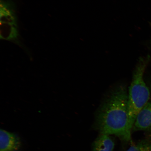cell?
Listing matches in <instances>:
<instances>
[{"mask_svg":"<svg viewBox=\"0 0 151 151\" xmlns=\"http://www.w3.org/2000/svg\"><path fill=\"white\" fill-rule=\"evenodd\" d=\"M128 93L123 84L115 87L100 106L96 115L95 126L100 134L114 135L121 140H132L133 128L128 114Z\"/></svg>","mask_w":151,"mask_h":151,"instance_id":"6da1fadb","label":"cell"},{"mask_svg":"<svg viewBox=\"0 0 151 151\" xmlns=\"http://www.w3.org/2000/svg\"><path fill=\"white\" fill-rule=\"evenodd\" d=\"M149 58L141 59L134 71L128 94V114L130 126L133 128L138 114L150 99V90L143 76Z\"/></svg>","mask_w":151,"mask_h":151,"instance_id":"7a4b0ae2","label":"cell"},{"mask_svg":"<svg viewBox=\"0 0 151 151\" xmlns=\"http://www.w3.org/2000/svg\"><path fill=\"white\" fill-rule=\"evenodd\" d=\"M0 33L7 37L19 33L16 5L11 0L0 2Z\"/></svg>","mask_w":151,"mask_h":151,"instance_id":"3957f363","label":"cell"},{"mask_svg":"<svg viewBox=\"0 0 151 151\" xmlns=\"http://www.w3.org/2000/svg\"><path fill=\"white\" fill-rule=\"evenodd\" d=\"M151 130V101H148L138 114L133 131H150Z\"/></svg>","mask_w":151,"mask_h":151,"instance_id":"277c9868","label":"cell"},{"mask_svg":"<svg viewBox=\"0 0 151 151\" xmlns=\"http://www.w3.org/2000/svg\"><path fill=\"white\" fill-rule=\"evenodd\" d=\"M0 151H19L21 142L17 135L4 130L1 129Z\"/></svg>","mask_w":151,"mask_h":151,"instance_id":"5b68a950","label":"cell"},{"mask_svg":"<svg viewBox=\"0 0 151 151\" xmlns=\"http://www.w3.org/2000/svg\"><path fill=\"white\" fill-rule=\"evenodd\" d=\"M114 146L110 135L100 134L92 143V151H113Z\"/></svg>","mask_w":151,"mask_h":151,"instance_id":"8992f818","label":"cell"},{"mask_svg":"<svg viewBox=\"0 0 151 151\" xmlns=\"http://www.w3.org/2000/svg\"><path fill=\"white\" fill-rule=\"evenodd\" d=\"M126 151H151V143L141 141L132 145Z\"/></svg>","mask_w":151,"mask_h":151,"instance_id":"52a82bcc","label":"cell"}]
</instances>
